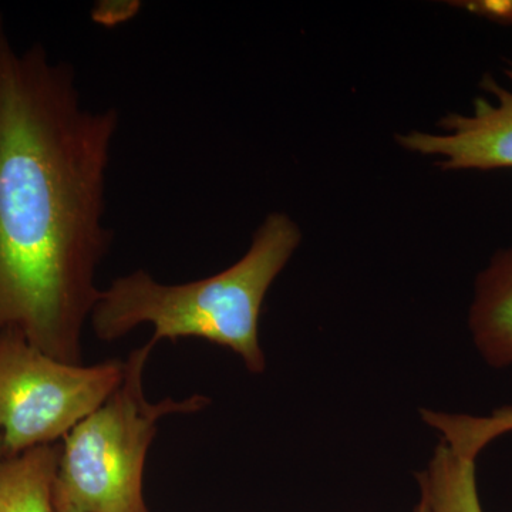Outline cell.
I'll return each instance as SVG.
<instances>
[{
    "label": "cell",
    "instance_id": "obj_1",
    "mask_svg": "<svg viewBox=\"0 0 512 512\" xmlns=\"http://www.w3.org/2000/svg\"><path fill=\"white\" fill-rule=\"evenodd\" d=\"M116 109L84 106L69 63L36 43L18 49L0 16V335L83 365V330L101 289L96 272Z\"/></svg>",
    "mask_w": 512,
    "mask_h": 512
},
{
    "label": "cell",
    "instance_id": "obj_2",
    "mask_svg": "<svg viewBox=\"0 0 512 512\" xmlns=\"http://www.w3.org/2000/svg\"><path fill=\"white\" fill-rule=\"evenodd\" d=\"M302 232L285 212H271L239 261L210 278L164 285L144 269L101 289L89 322L97 339L114 342L153 326L151 343L201 339L232 350L251 373H264L259 318L269 288L291 261Z\"/></svg>",
    "mask_w": 512,
    "mask_h": 512
},
{
    "label": "cell",
    "instance_id": "obj_3",
    "mask_svg": "<svg viewBox=\"0 0 512 512\" xmlns=\"http://www.w3.org/2000/svg\"><path fill=\"white\" fill-rule=\"evenodd\" d=\"M154 346L148 342L128 355L117 389L63 439L55 493L77 511L150 512L144 468L158 423L210 404L201 394L158 403L146 399L143 375Z\"/></svg>",
    "mask_w": 512,
    "mask_h": 512
},
{
    "label": "cell",
    "instance_id": "obj_4",
    "mask_svg": "<svg viewBox=\"0 0 512 512\" xmlns=\"http://www.w3.org/2000/svg\"><path fill=\"white\" fill-rule=\"evenodd\" d=\"M124 360L69 365L30 345L18 329L0 335V439L3 457L52 446L106 402Z\"/></svg>",
    "mask_w": 512,
    "mask_h": 512
},
{
    "label": "cell",
    "instance_id": "obj_5",
    "mask_svg": "<svg viewBox=\"0 0 512 512\" xmlns=\"http://www.w3.org/2000/svg\"><path fill=\"white\" fill-rule=\"evenodd\" d=\"M505 76L512 86V59ZM485 93L477 97L471 114L451 113L439 121L440 133L410 131L396 137L412 153L439 157L448 171H491L512 168V87H503L487 74L480 83Z\"/></svg>",
    "mask_w": 512,
    "mask_h": 512
},
{
    "label": "cell",
    "instance_id": "obj_6",
    "mask_svg": "<svg viewBox=\"0 0 512 512\" xmlns=\"http://www.w3.org/2000/svg\"><path fill=\"white\" fill-rule=\"evenodd\" d=\"M468 325L487 363L512 365V247L498 251L478 275Z\"/></svg>",
    "mask_w": 512,
    "mask_h": 512
},
{
    "label": "cell",
    "instance_id": "obj_7",
    "mask_svg": "<svg viewBox=\"0 0 512 512\" xmlns=\"http://www.w3.org/2000/svg\"><path fill=\"white\" fill-rule=\"evenodd\" d=\"M59 444L32 448L0 464V512H53Z\"/></svg>",
    "mask_w": 512,
    "mask_h": 512
},
{
    "label": "cell",
    "instance_id": "obj_8",
    "mask_svg": "<svg viewBox=\"0 0 512 512\" xmlns=\"http://www.w3.org/2000/svg\"><path fill=\"white\" fill-rule=\"evenodd\" d=\"M430 512H483L478 497L476 460L458 456L446 443L434 451L429 467L417 476Z\"/></svg>",
    "mask_w": 512,
    "mask_h": 512
},
{
    "label": "cell",
    "instance_id": "obj_9",
    "mask_svg": "<svg viewBox=\"0 0 512 512\" xmlns=\"http://www.w3.org/2000/svg\"><path fill=\"white\" fill-rule=\"evenodd\" d=\"M421 417L443 436L458 456L477 460L485 446L512 431V406L500 407L490 416L474 417L466 414H448L421 410Z\"/></svg>",
    "mask_w": 512,
    "mask_h": 512
},
{
    "label": "cell",
    "instance_id": "obj_10",
    "mask_svg": "<svg viewBox=\"0 0 512 512\" xmlns=\"http://www.w3.org/2000/svg\"><path fill=\"white\" fill-rule=\"evenodd\" d=\"M450 5L498 25L512 26V0H460Z\"/></svg>",
    "mask_w": 512,
    "mask_h": 512
},
{
    "label": "cell",
    "instance_id": "obj_11",
    "mask_svg": "<svg viewBox=\"0 0 512 512\" xmlns=\"http://www.w3.org/2000/svg\"><path fill=\"white\" fill-rule=\"evenodd\" d=\"M53 512H80L77 511L76 508L72 507L69 503L63 500L62 497H59L53 490Z\"/></svg>",
    "mask_w": 512,
    "mask_h": 512
},
{
    "label": "cell",
    "instance_id": "obj_12",
    "mask_svg": "<svg viewBox=\"0 0 512 512\" xmlns=\"http://www.w3.org/2000/svg\"><path fill=\"white\" fill-rule=\"evenodd\" d=\"M416 512H430L429 507H427L426 501L421 498L420 504L417 505Z\"/></svg>",
    "mask_w": 512,
    "mask_h": 512
},
{
    "label": "cell",
    "instance_id": "obj_13",
    "mask_svg": "<svg viewBox=\"0 0 512 512\" xmlns=\"http://www.w3.org/2000/svg\"><path fill=\"white\" fill-rule=\"evenodd\" d=\"M3 461L2 439H0V464Z\"/></svg>",
    "mask_w": 512,
    "mask_h": 512
}]
</instances>
